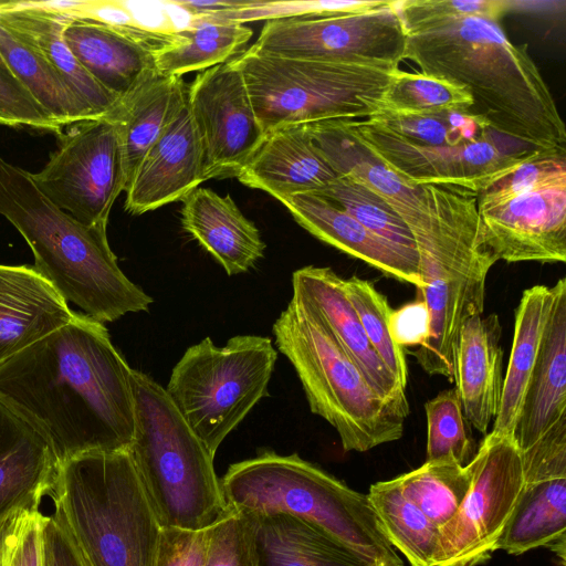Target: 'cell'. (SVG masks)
<instances>
[{
	"mask_svg": "<svg viewBox=\"0 0 566 566\" xmlns=\"http://www.w3.org/2000/svg\"><path fill=\"white\" fill-rule=\"evenodd\" d=\"M132 370L105 325L75 313L0 365V401L44 438L59 463L128 450L135 433Z\"/></svg>",
	"mask_w": 566,
	"mask_h": 566,
	"instance_id": "obj_1",
	"label": "cell"
},
{
	"mask_svg": "<svg viewBox=\"0 0 566 566\" xmlns=\"http://www.w3.org/2000/svg\"><path fill=\"white\" fill-rule=\"evenodd\" d=\"M406 59L422 74L464 86L472 112L495 132L565 154V125L551 90L527 45L513 44L499 21L458 17L407 32Z\"/></svg>",
	"mask_w": 566,
	"mask_h": 566,
	"instance_id": "obj_2",
	"label": "cell"
},
{
	"mask_svg": "<svg viewBox=\"0 0 566 566\" xmlns=\"http://www.w3.org/2000/svg\"><path fill=\"white\" fill-rule=\"evenodd\" d=\"M421 210L410 221L422 280L419 297L429 312V335L413 352L429 375L454 381L464 322L482 315L486 277L497 262L486 247L479 192L453 185H421Z\"/></svg>",
	"mask_w": 566,
	"mask_h": 566,
	"instance_id": "obj_3",
	"label": "cell"
},
{
	"mask_svg": "<svg viewBox=\"0 0 566 566\" xmlns=\"http://www.w3.org/2000/svg\"><path fill=\"white\" fill-rule=\"evenodd\" d=\"M0 214L23 237L33 266L66 303L103 324L148 312L154 300L123 273L106 229L75 220L39 189L32 172L1 155Z\"/></svg>",
	"mask_w": 566,
	"mask_h": 566,
	"instance_id": "obj_4",
	"label": "cell"
},
{
	"mask_svg": "<svg viewBox=\"0 0 566 566\" xmlns=\"http://www.w3.org/2000/svg\"><path fill=\"white\" fill-rule=\"evenodd\" d=\"M49 496L90 566H155L163 527L129 450L65 460Z\"/></svg>",
	"mask_w": 566,
	"mask_h": 566,
	"instance_id": "obj_5",
	"label": "cell"
},
{
	"mask_svg": "<svg viewBox=\"0 0 566 566\" xmlns=\"http://www.w3.org/2000/svg\"><path fill=\"white\" fill-rule=\"evenodd\" d=\"M220 483L229 509L286 513L316 525L369 566H403L367 494L296 453L266 451L233 463Z\"/></svg>",
	"mask_w": 566,
	"mask_h": 566,
	"instance_id": "obj_6",
	"label": "cell"
},
{
	"mask_svg": "<svg viewBox=\"0 0 566 566\" xmlns=\"http://www.w3.org/2000/svg\"><path fill=\"white\" fill-rule=\"evenodd\" d=\"M273 334L301 380L311 411L337 431L345 451L366 452L402 437L409 407L375 392L308 302L292 294Z\"/></svg>",
	"mask_w": 566,
	"mask_h": 566,
	"instance_id": "obj_7",
	"label": "cell"
},
{
	"mask_svg": "<svg viewBox=\"0 0 566 566\" xmlns=\"http://www.w3.org/2000/svg\"><path fill=\"white\" fill-rule=\"evenodd\" d=\"M135 433L128 449L163 528L207 530L229 512L214 457L150 376L132 370Z\"/></svg>",
	"mask_w": 566,
	"mask_h": 566,
	"instance_id": "obj_8",
	"label": "cell"
},
{
	"mask_svg": "<svg viewBox=\"0 0 566 566\" xmlns=\"http://www.w3.org/2000/svg\"><path fill=\"white\" fill-rule=\"evenodd\" d=\"M241 71L265 134L283 126L367 119L379 111L395 65L289 59L248 49Z\"/></svg>",
	"mask_w": 566,
	"mask_h": 566,
	"instance_id": "obj_9",
	"label": "cell"
},
{
	"mask_svg": "<svg viewBox=\"0 0 566 566\" xmlns=\"http://www.w3.org/2000/svg\"><path fill=\"white\" fill-rule=\"evenodd\" d=\"M277 350L265 336L210 337L187 348L167 387L169 399L214 457L227 436L268 395Z\"/></svg>",
	"mask_w": 566,
	"mask_h": 566,
	"instance_id": "obj_10",
	"label": "cell"
},
{
	"mask_svg": "<svg viewBox=\"0 0 566 566\" xmlns=\"http://www.w3.org/2000/svg\"><path fill=\"white\" fill-rule=\"evenodd\" d=\"M472 461L471 488L454 516L439 528L436 566L485 563L523 492V461L513 434L488 432Z\"/></svg>",
	"mask_w": 566,
	"mask_h": 566,
	"instance_id": "obj_11",
	"label": "cell"
},
{
	"mask_svg": "<svg viewBox=\"0 0 566 566\" xmlns=\"http://www.w3.org/2000/svg\"><path fill=\"white\" fill-rule=\"evenodd\" d=\"M348 132L387 168L415 185H453L481 192L531 157L546 151L493 132L457 146L406 140L367 119H343Z\"/></svg>",
	"mask_w": 566,
	"mask_h": 566,
	"instance_id": "obj_12",
	"label": "cell"
},
{
	"mask_svg": "<svg viewBox=\"0 0 566 566\" xmlns=\"http://www.w3.org/2000/svg\"><path fill=\"white\" fill-rule=\"evenodd\" d=\"M407 31L395 1L363 12L266 21L250 46L298 60L399 66Z\"/></svg>",
	"mask_w": 566,
	"mask_h": 566,
	"instance_id": "obj_13",
	"label": "cell"
},
{
	"mask_svg": "<svg viewBox=\"0 0 566 566\" xmlns=\"http://www.w3.org/2000/svg\"><path fill=\"white\" fill-rule=\"evenodd\" d=\"M57 140L44 167L32 174L36 186L78 222L107 229L111 209L125 187L114 124L106 116L76 123Z\"/></svg>",
	"mask_w": 566,
	"mask_h": 566,
	"instance_id": "obj_14",
	"label": "cell"
},
{
	"mask_svg": "<svg viewBox=\"0 0 566 566\" xmlns=\"http://www.w3.org/2000/svg\"><path fill=\"white\" fill-rule=\"evenodd\" d=\"M187 102L201 142L203 179L235 176L265 135L232 59L200 72L187 87Z\"/></svg>",
	"mask_w": 566,
	"mask_h": 566,
	"instance_id": "obj_15",
	"label": "cell"
},
{
	"mask_svg": "<svg viewBox=\"0 0 566 566\" xmlns=\"http://www.w3.org/2000/svg\"><path fill=\"white\" fill-rule=\"evenodd\" d=\"M486 247L497 261L566 262V181L479 207Z\"/></svg>",
	"mask_w": 566,
	"mask_h": 566,
	"instance_id": "obj_16",
	"label": "cell"
},
{
	"mask_svg": "<svg viewBox=\"0 0 566 566\" xmlns=\"http://www.w3.org/2000/svg\"><path fill=\"white\" fill-rule=\"evenodd\" d=\"M63 38L83 69L118 97L129 93L156 70L154 50L178 39L175 30L74 18L64 28Z\"/></svg>",
	"mask_w": 566,
	"mask_h": 566,
	"instance_id": "obj_17",
	"label": "cell"
},
{
	"mask_svg": "<svg viewBox=\"0 0 566 566\" xmlns=\"http://www.w3.org/2000/svg\"><path fill=\"white\" fill-rule=\"evenodd\" d=\"M203 154L188 102L148 149L125 190L124 209L142 214L182 200L205 181Z\"/></svg>",
	"mask_w": 566,
	"mask_h": 566,
	"instance_id": "obj_18",
	"label": "cell"
},
{
	"mask_svg": "<svg viewBox=\"0 0 566 566\" xmlns=\"http://www.w3.org/2000/svg\"><path fill=\"white\" fill-rule=\"evenodd\" d=\"M279 201L301 227L321 241L361 260L386 276L410 283L418 291L422 287L416 251L380 238L317 193H296Z\"/></svg>",
	"mask_w": 566,
	"mask_h": 566,
	"instance_id": "obj_19",
	"label": "cell"
},
{
	"mask_svg": "<svg viewBox=\"0 0 566 566\" xmlns=\"http://www.w3.org/2000/svg\"><path fill=\"white\" fill-rule=\"evenodd\" d=\"M343 280L331 268L307 265L294 271L293 294L304 298L319 313L378 396L409 407L406 389L385 366L368 340L358 315L346 296Z\"/></svg>",
	"mask_w": 566,
	"mask_h": 566,
	"instance_id": "obj_20",
	"label": "cell"
},
{
	"mask_svg": "<svg viewBox=\"0 0 566 566\" xmlns=\"http://www.w3.org/2000/svg\"><path fill=\"white\" fill-rule=\"evenodd\" d=\"M553 300L514 428L521 452L566 418V280L553 286Z\"/></svg>",
	"mask_w": 566,
	"mask_h": 566,
	"instance_id": "obj_21",
	"label": "cell"
},
{
	"mask_svg": "<svg viewBox=\"0 0 566 566\" xmlns=\"http://www.w3.org/2000/svg\"><path fill=\"white\" fill-rule=\"evenodd\" d=\"M235 177L281 200L296 193H317L338 175L314 145L305 125H291L265 134Z\"/></svg>",
	"mask_w": 566,
	"mask_h": 566,
	"instance_id": "obj_22",
	"label": "cell"
},
{
	"mask_svg": "<svg viewBox=\"0 0 566 566\" xmlns=\"http://www.w3.org/2000/svg\"><path fill=\"white\" fill-rule=\"evenodd\" d=\"M74 314L33 265L0 264V365L67 324Z\"/></svg>",
	"mask_w": 566,
	"mask_h": 566,
	"instance_id": "obj_23",
	"label": "cell"
},
{
	"mask_svg": "<svg viewBox=\"0 0 566 566\" xmlns=\"http://www.w3.org/2000/svg\"><path fill=\"white\" fill-rule=\"evenodd\" d=\"M502 326L497 314L474 315L460 332L454 381L464 416L486 434L494 421L503 388Z\"/></svg>",
	"mask_w": 566,
	"mask_h": 566,
	"instance_id": "obj_24",
	"label": "cell"
},
{
	"mask_svg": "<svg viewBox=\"0 0 566 566\" xmlns=\"http://www.w3.org/2000/svg\"><path fill=\"white\" fill-rule=\"evenodd\" d=\"M59 465L44 438L0 401V523L15 510H39Z\"/></svg>",
	"mask_w": 566,
	"mask_h": 566,
	"instance_id": "obj_25",
	"label": "cell"
},
{
	"mask_svg": "<svg viewBox=\"0 0 566 566\" xmlns=\"http://www.w3.org/2000/svg\"><path fill=\"white\" fill-rule=\"evenodd\" d=\"M72 19L45 8L40 1H0V24L36 50L71 90L98 117H104L120 97L96 82L66 45L63 31Z\"/></svg>",
	"mask_w": 566,
	"mask_h": 566,
	"instance_id": "obj_26",
	"label": "cell"
},
{
	"mask_svg": "<svg viewBox=\"0 0 566 566\" xmlns=\"http://www.w3.org/2000/svg\"><path fill=\"white\" fill-rule=\"evenodd\" d=\"M181 223L229 275L247 272L262 256L265 243L230 195L198 187L182 200Z\"/></svg>",
	"mask_w": 566,
	"mask_h": 566,
	"instance_id": "obj_27",
	"label": "cell"
},
{
	"mask_svg": "<svg viewBox=\"0 0 566 566\" xmlns=\"http://www.w3.org/2000/svg\"><path fill=\"white\" fill-rule=\"evenodd\" d=\"M187 87L182 76L165 75L155 70L122 96L106 115L119 139L124 191L148 149L185 104Z\"/></svg>",
	"mask_w": 566,
	"mask_h": 566,
	"instance_id": "obj_28",
	"label": "cell"
},
{
	"mask_svg": "<svg viewBox=\"0 0 566 566\" xmlns=\"http://www.w3.org/2000/svg\"><path fill=\"white\" fill-rule=\"evenodd\" d=\"M314 145L332 169L382 198L408 224L420 212L421 186L411 185L387 168L346 128L343 119L305 125Z\"/></svg>",
	"mask_w": 566,
	"mask_h": 566,
	"instance_id": "obj_29",
	"label": "cell"
},
{
	"mask_svg": "<svg viewBox=\"0 0 566 566\" xmlns=\"http://www.w3.org/2000/svg\"><path fill=\"white\" fill-rule=\"evenodd\" d=\"M244 514L258 566H369L303 518L282 512Z\"/></svg>",
	"mask_w": 566,
	"mask_h": 566,
	"instance_id": "obj_30",
	"label": "cell"
},
{
	"mask_svg": "<svg viewBox=\"0 0 566 566\" xmlns=\"http://www.w3.org/2000/svg\"><path fill=\"white\" fill-rule=\"evenodd\" d=\"M545 546L565 564L566 478L524 484L495 549L511 555Z\"/></svg>",
	"mask_w": 566,
	"mask_h": 566,
	"instance_id": "obj_31",
	"label": "cell"
},
{
	"mask_svg": "<svg viewBox=\"0 0 566 566\" xmlns=\"http://www.w3.org/2000/svg\"><path fill=\"white\" fill-rule=\"evenodd\" d=\"M553 300V287L534 285L526 289L515 311L514 336L503 379L493 434H513L524 394L539 349Z\"/></svg>",
	"mask_w": 566,
	"mask_h": 566,
	"instance_id": "obj_32",
	"label": "cell"
},
{
	"mask_svg": "<svg viewBox=\"0 0 566 566\" xmlns=\"http://www.w3.org/2000/svg\"><path fill=\"white\" fill-rule=\"evenodd\" d=\"M0 67L17 80L62 128L99 118L36 50L2 24Z\"/></svg>",
	"mask_w": 566,
	"mask_h": 566,
	"instance_id": "obj_33",
	"label": "cell"
},
{
	"mask_svg": "<svg viewBox=\"0 0 566 566\" xmlns=\"http://www.w3.org/2000/svg\"><path fill=\"white\" fill-rule=\"evenodd\" d=\"M175 32L176 42L153 52L156 71L172 76L228 62L253 35L244 24L203 17H190L189 23Z\"/></svg>",
	"mask_w": 566,
	"mask_h": 566,
	"instance_id": "obj_34",
	"label": "cell"
},
{
	"mask_svg": "<svg viewBox=\"0 0 566 566\" xmlns=\"http://www.w3.org/2000/svg\"><path fill=\"white\" fill-rule=\"evenodd\" d=\"M367 496L392 547L411 566H436L439 527L405 496L396 480L370 485Z\"/></svg>",
	"mask_w": 566,
	"mask_h": 566,
	"instance_id": "obj_35",
	"label": "cell"
},
{
	"mask_svg": "<svg viewBox=\"0 0 566 566\" xmlns=\"http://www.w3.org/2000/svg\"><path fill=\"white\" fill-rule=\"evenodd\" d=\"M473 470V461L464 467L426 461L395 480L405 496L440 528L462 504L472 484Z\"/></svg>",
	"mask_w": 566,
	"mask_h": 566,
	"instance_id": "obj_36",
	"label": "cell"
},
{
	"mask_svg": "<svg viewBox=\"0 0 566 566\" xmlns=\"http://www.w3.org/2000/svg\"><path fill=\"white\" fill-rule=\"evenodd\" d=\"M367 120L406 140L428 146H457L495 132L480 115L457 111L399 114L380 109Z\"/></svg>",
	"mask_w": 566,
	"mask_h": 566,
	"instance_id": "obj_37",
	"label": "cell"
},
{
	"mask_svg": "<svg viewBox=\"0 0 566 566\" xmlns=\"http://www.w3.org/2000/svg\"><path fill=\"white\" fill-rule=\"evenodd\" d=\"M473 97L464 86L438 76L398 69L381 95L379 111L399 114L473 113Z\"/></svg>",
	"mask_w": 566,
	"mask_h": 566,
	"instance_id": "obj_38",
	"label": "cell"
},
{
	"mask_svg": "<svg viewBox=\"0 0 566 566\" xmlns=\"http://www.w3.org/2000/svg\"><path fill=\"white\" fill-rule=\"evenodd\" d=\"M427 462L469 464L476 453L470 423L455 388L440 391L424 403Z\"/></svg>",
	"mask_w": 566,
	"mask_h": 566,
	"instance_id": "obj_39",
	"label": "cell"
},
{
	"mask_svg": "<svg viewBox=\"0 0 566 566\" xmlns=\"http://www.w3.org/2000/svg\"><path fill=\"white\" fill-rule=\"evenodd\" d=\"M317 195L333 201L380 238L416 251L413 237L402 218L366 186L338 176Z\"/></svg>",
	"mask_w": 566,
	"mask_h": 566,
	"instance_id": "obj_40",
	"label": "cell"
},
{
	"mask_svg": "<svg viewBox=\"0 0 566 566\" xmlns=\"http://www.w3.org/2000/svg\"><path fill=\"white\" fill-rule=\"evenodd\" d=\"M343 285L376 354L406 389L407 359L403 348L395 343L390 334L389 315L392 308L387 297L370 281L356 275L344 279Z\"/></svg>",
	"mask_w": 566,
	"mask_h": 566,
	"instance_id": "obj_41",
	"label": "cell"
},
{
	"mask_svg": "<svg viewBox=\"0 0 566 566\" xmlns=\"http://www.w3.org/2000/svg\"><path fill=\"white\" fill-rule=\"evenodd\" d=\"M388 2V0H252L250 4L237 10L200 17L218 21H231L244 24L247 22L260 20L271 21L297 17L363 12L384 7Z\"/></svg>",
	"mask_w": 566,
	"mask_h": 566,
	"instance_id": "obj_42",
	"label": "cell"
},
{
	"mask_svg": "<svg viewBox=\"0 0 566 566\" xmlns=\"http://www.w3.org/2000/svg\"><path fill=\"white\" fill-rule=\"evenodd\" d=\"M560 181H566L565 154L543 151L479 192V207L496 205L520 193Z\"/></svg>",
	"mask_w": 566,
	"mask_h": 566,
	"instance_id": "obj_43",
	"label": "cell"
},
{
	"mask_svg": "<svg viewBox=\"0 0 566 566\" xmlns=\"http://www.w3.org/2000/svg\"><path fill=\"white\" fill-rule=\"evenodd\" d=\"M516 2L509 0H402L395 1L407 32L458 17H484L495 21Z\"/></svg>",
	"mask_w": 566,
	"mask_h": 566,
	"instance_id": "obj_44",
	"label": "cell"
},
{
	"mask_svg": "<svg viewBox=\"0 0 566 566\" xmlns=\"http://www.w3.org/2000/svg\"><path fill=\"white\" fill-rule=\"evenodd\" d=\"M40 510L19 509L0 523V566H44Z\"/></svg>",
	"mask_w": 566,
	"mask_h": 566,
	"instance_id": "obj_45",
	"label": "cell"
},
{
	"mask_svg": "<svg viewBox=\"0 0 566 566\" xmlns=\"http://www.w3.org/2000/svg\"><path fill=\"white\" fill-rule=\"evenodd\" d=\"M203 566H258L244 513L230 509L207 528Z\"/></svg>",
	"mask_w": 566,
	"mask_h": 566,
	"instance_id": "obj_46",
	"label": "cell"
},
{
	"mask_svg": "<svg viewBox=\"0 0 566 566\" xmlns=\"http://www.w3.org/2000/svg\"><path fill=\"white\" fill-rule=\"evenodd\" d=\"M521 455L524 484L566 478V418L551 427Z\"/></svg>",
	"mask_w": 566,
	"mask_h": 566,
	"instance_id": "obj_47",
	"label": "cell"
},
{
	"mask_svg": "<svg viewBox=\"0 0 566 566\" xmlns=\"http://www.w3.org/2000/svg\"><path fill=\"white\" fill-rule=\"evenodd\" d=\"M0 116L11 127H28L59 136L64 128L46 114L4 69L0 67Z\"/></svg>",
	"mask_w": 566,
	"mask_h": 566,
	"instance_id": "obj_48",
	"label": "cell"
},
{
	"mask_svg": "<svg viewBox=\"0 0 566 566\" xmlns=\"http://www.w3.org/2000/svg\"><path fill=\"white\" fill-rule=\"evenodd\" d=\"M207 530L163 528L155 566H203Z\"/></svg>",
	"mask_w": 566,
	"mask_h": 566,
	"instance_id": "obj_49",
	"label": "cell"
},
{
	"mask_svg": "<svg viewBox=\"0 0 566 566\" xmlns=\"http://www.w3.org/2000/svg\"><path fill=\"white\" fill-rule=\"evenodd\" d=\"M44 566H90L63 522L53 513L43 524Z\"/></svg>",
	"mask_w": 566,
	"mask_h": 566,
	"instance_id": "obj_50",
	"label": "cell"
},
{
	"mask_svg": "<svg viewBox=\"0 0 566 566\" xmlns=\"http://www.w3.org/2000/svg\"><path fill=\"white\" fill-rule=\"evenodd\" d=\"M429 312L423 300L407 303L389 315L392 339L400 347L420 346L429 335Z\"/></svg>",
	"mask_w": 566,
	"mask_h": 566,
	"instance_id": "obj_51",
	"label": "cell"
},
{
	"mask_svg": "<svg viewBox=\"0 0 566 566\" xmlns=\"http://www.w3.org/2000/svg\"><path fill=\"white\" fill-rule=\"evenodd\" d=\"M252 0H217V1H167L168 6H174L190 17L210 15L214 13L237 10L251 3Z\"/></svg>",
	"mask_w": 566,
	"mask_h": 566,
	"instance_id": "obj_52",
	"label": "cell"
},
{
	"mask_svg": "<svg viewBox=\"0 0 566 566\" xmlns=\"http://www.w3.org/2000/svg\"><path fill=\"white\" fill-rule=\"evenodd\" d=\"M0 125L9 126L11 127L10 123L6 120L2 116H0Z\"/></svg>",
	"mask_w": 566,
	"mask_h": 566,
	"instance_id": "obj_53",
	"label": "cell"
}]
</instances>
